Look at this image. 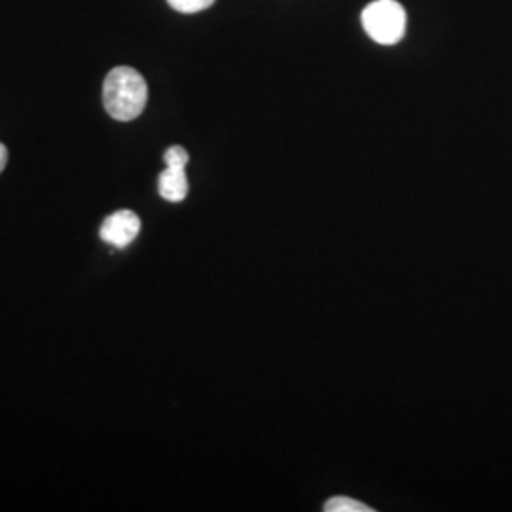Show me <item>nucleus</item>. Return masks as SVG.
Instances as JSON below:
<instances>
[{"instance_id":"nucleus-1","label":"nucleus","mask_w":512,"mask_h":512,"mask_svg":"<svg viewBox=\"0 0 512 512\" xmlns=\"http://www.w3.org/2000/svg\"><path fill=\"white\" fill-rule=\"evenodd\" d=\"M148 86L143 74L131 67L112 69L103 84V105L118 122H131L147 107Z\"/></svg>"},{"instance_id":"nucleus-2","label":"nucleus","mask_w":512,"mask_h":512,"mask_svg":"<svg viewBox=\"0 0 512 512\" xmlns=\"http://www.w3.org/2000/svg\"><path fill=\"white\" fill-rule=\"evenodd\" d=\"M366 35L378 44H397L406 33V12L397 0H374L363 10Z\"/></svg>"},{"instance_id":"nucleus-3","label":"nucleus","mask_w":512,"mask_h":512,"mask_svg":"<svg viewBox=\"0 0 512 512\" xmlns=\"http://www.w3.org/2000/svg\"><path fill=\"white\" fill-rule=\"evenodd\" d=\"M139 230H141V220L133 211H118L103 222L101 238L112 247L124 249L139 236Z\"/></svg>"},{"instance_id":"nucleus-4","label":"nucleus","mask_w":512,"mask_h":512,"mask_svg":"<svg viewBox=\"0 0 512 512\" xmlns=\"http://www.w3.org/2000/svg\"><path fill=\"white\" fill-rule=\"evenodd\" d=\"M160 196L167 202H183L188 196V179L184 167H165L160 179H158Z\"/></svg>"},{"instance_id":"nucleus-5","label":"nucleus","mask_w":512,"mask_h":512,"mask_svg":"<svg viewBox=\"0 0 512 512\" xmlns=\"http://www.w3.org/2000/svg\"><path fill=\"white\" fill-rule=\"evenodd\" d=\"M327 512H372L368 505H363L351 497H332L325 505Z\"/></svg>"},{"instance_id":"nucleus-6","label":"nucleus","mask_w":512,"mask_h":512,"mask_svg":"<svg viewBox=\"0 0 512 512\" xmlns=\"http://www.w3.org/2000/svg\"><path fill=\"white\" fill-rule=\"evenodd\" d=\"M169 6L181 14H198L215 4V0H167Z\"/></svg>"},{"instance_id":"nucleus-7","label":"nucleus","mask_w":512,"mask_h":512,"mask_svg":"<svg viewBox=\"0 0 512 512\" xmlns=\"http://www.w3.org/2000/svg\"><path fill=\"white\" fill-rule=\"evenodd\" d=\"M165 165L169 167H186L188 164V152L183 147H171L165 150Z\"/></svg>"},{"instance_id":"nucleus-8","label":"nucleus","mask_w":512,"mask_h":512,"mask_svg":"<svg viewBox=\"0 0 512 512\" xmlns=\"http://www.w3.org/2000/svg\"><path fill=\"white\" fill-rule=\"evenodd\" d=\"M6 164H8V148L0 143V173L4 171Z\"/></svg>"}]
</instances>
